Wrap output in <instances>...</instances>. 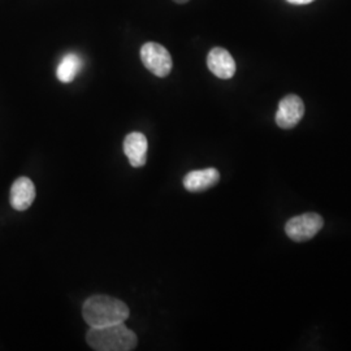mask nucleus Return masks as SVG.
<instances>
[{
  "instance_id": "nucleus-1",
  "label": "nucleus",
  "mask_w": 351,
  "mask_h": 351,
  "mask_svg": "<svg viewBox=\"0 0 351 351\" xmlns=\"http://www.w3.org/2000/svg\"><path fill=\"white\" fill-rule=\"evenodd\" d=\"M129 307L120 300L108 295H93L82 306V316L90 328L120 324L128 320Z\"/></svg>"
},
{
  "instance_id": "nucleus-2",
  "label": "nucleus",
  "mask_w": 351,
  "mask_h": 351,
  "mask_svg": "<svg viewBox=\"0 0 351 351\" xmlns=\"http://www.w3.org/2000/svg\"><path fill=\"white\" fill-rule=\"evenodd\" d=\"M86 341L88 346L97 351L134 350L138 343L137 335L124 326V323L90 328Z\"/></svg>"
},
{
  "instance_id": "nucleus-3",
  "label": "nucleus",
  "mask_w": 351,
  "mask_h": 351,
  "mask_svg": "<svg viewBox=\"0 0 351 351\" xmlns=\"http://www.w3.org/2000/svg\"><path fill=\"white\" fill-rule=\"evenodd\" d=\"M141 60L143 65L156 77H167L173 68L172 56L168 50L155 42H147L141 49Z\"/></svg>"
},
{
  "instance_id": "nucleus-4",
  "label": "nucleus",
  "mask_w": 351,
  "mask_h": 351,
  "mask_svg": "<svg viewBox=\"0 0 351 351\" xmlns=\"http://www.w3.org/2000/svg\"><path fill=\"white\" fill-rule=\"evenodd\" d=\"M323 226L324 220L319 213H303L289 220L285 226V233L294 242H304L315 237Z\"/></svg>"
},
{
  "instance_id": "nucleus-5",
  "label": "nucleus",
  "mask_w": 351,
  "mask_h": 351,
  "mask_svg": "<svg viewBox=\"0 0 351 351\" xmlns=\"http://www.w3.org/2000/svg\"><path fill=\"white\" fill-rule=\"evenodd\" d=\"M304 114V103L298 95L289 94L278 103L276 124L282 129H293L298 125Z\"/></svg>"
},
{
  "instance_id": "nucleus-6",
  "label": "nucleus",
  "mask_w": 351,
  "mask_h": 351,
  "mask_svg": "<svg viewBox=\"0 0 351 351\" xmlns=\"http://www.w3.org/2000/svg\"><path fill=\"white\" fill-rule=\"evenodd\" d=\"M147 150L149 142L145 134L133 132L126 136L124 139V154L128 158V162L134 167L141 168L147 162Z\"/></svg>"
},
{
  "instance_id": "nucleus-7",
  "label": "nucleus",
  "mask_w": 351,
  "mask_h": 351,
  "mask_svg": "<svg viewBox=\"0 0 351 351\" xmlns=\"http://www.w3.org/2000/svg\"><path fill=\"white\" fill-rule=\"evenodd\" d=\"M207 66L213 75L221 80H229L236 73V62L233 56L221 47H215L208 52Z\"/></svg>"
},
{
  "instance_id": "nucleus-8",
  "label": "nucleus",
  "mask_w": 351,
  "mask_h": 351,
  "mask_svg": "<svg viewBox=\"0 0 351 351\" xmlns=\"http://www.w3.org/2000/svg\"><path fill=\"white\" fill-rule=\"evenodd\" d=\"M36 199V186L27 177H20L11 188V206L16 211H26Z\"/></svg>"
},
{
  "instance_id": "nucleus-9",
  "label": "nucleus",
  "mask_w": 351,
  "mask_h": 351,
  "mask_svg": "<svg viewBox=\"0 0 351 351\" xmlns=\"http://www.w3.org/2000/svg\"><path fill=\"white\" fill-rule=\"evenodd\" d=\"M220 180V173L216 168H206L191 171L184 177V186L190 193H199L215 186Z\"/></svg>"
},
{
  "instance_id": "nucleus-10",
  "label": "nucleus",
  "mask_w": 351,
  "mask_h": 351,
  "mask_svg": "<svg viewBox=\"0 0 351 351\" xmlns=\"http://www.w3.org/2000/svg\"><path fill=\"white\" fill-rule=\"evenodd\" d=\"M82 65H84V60L80 55H77L75 52L66 53L56 68L58 80L63 84L72 82L77 75L81 72Z\"/></svg>"
},
{
  "instance_id": "nucleus-11",
  "label": "nucleus",
  "mask_w": 351,
  "mask_h": 351,
  "mask_svg": "<svg viewBox=\"0 0 351 351\" xmlns=\"http://www.w3.org/2000/svg\"><path fill=\"white\" fill-rule=\"evenodd\" d=\"M290 4H295V5H304V4H310L314 0H287Z\"/></svg>"
},
{
  "instance_id": "nucleus-12",
  "label": "nucleus",
  "mask_w": 351,
  "mask_h": 351,
  "mask_svg": "<svg viewBox=\"0 0 351 351\" xmlns=\"http://www.w3.org/2000/svg\"><path fill=\"white\" fill-rule=\"evenodd\" d=\"M176 3H178V4H185V3H188L189 0H173Z\"/></svg>"
}]
</instances>
